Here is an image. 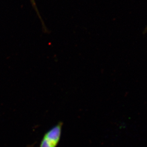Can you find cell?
<instances>
[{
  "instance_id": "1",
  "label": "cell",
  "mask_w": 147,
  "mask_h": 147,
  "mask_svg": "<svg viewBox=\"0 0 147 147\" xmlns=\"http://www.w3.org/2000/svg\"><path fill=\"white\" fill-rule=\"evenodd\" d=\"M63 123L60 121L44 133L39 147H57L61 140Z\"/></svg>"
},
{
  "instance_id": "2",
  "label": "cell",
  "mask_w": 147,
  "mask_h": 147,
  "mask_svg": "<svg viewBox=\"0 0 147 147\" xmlns=\"http://www.w3.org/2000/svg\"><path fill=\"white\" fill-rule=\"evenodd\" d=\"M30 1L31 3V4H32V6H33V9H34V10H35V11H36V13L37 14L38 16L39 17V19H40L41 22L42 23L43 30V31H46V30L47 29V27H46V25H45V24H44L43 20L42 19L41 16L39 11L38 10L37 7L36 6V3L35 2V0H30Z\"/></svg>"
}]
</instances>
